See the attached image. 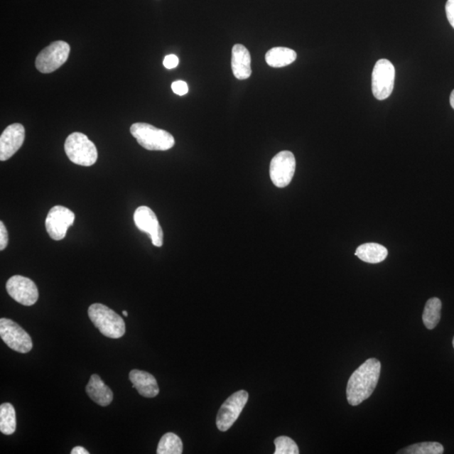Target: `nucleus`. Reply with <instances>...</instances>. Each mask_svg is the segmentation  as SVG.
<instances>
[{
	"label": "nucleus",
	"mask_w": 454,
	"mask_h": 454,
	"mask_svg": "<svg viewBox=\"0 0 454 454\" xmlns=\"http://www.w3.org/2000/svg\"><path fill=\"white\" fill-rule=\"evenodd\" d=\"M232 68L237 80H247L252 75L251 55L242 44H237L232 48Z\"/></svg>",
	"instance_id": "15"
},
{
	"label": "nucleus",
	"mask_w": 454,
	"mask_h": 454,
	"mask_svg": "<svg viewBox=\"0 0 454 454\" xmlns=\"http://www.w3.org/2000/svg\"><path fill=\"white\" fill-rule=\"evenodd\" d=\"M131 133L142 148L149 151H167L173 148L175 140L171 133L148 123H135Z\"/></svg>",
	"instance_id": "3"
},
{
	"label": "nucleus",
	"mask_w": 454,
	"mask_h": 454,
	"mask_svg": "<svg viewBox=\"0 0 454 454\" xmlns=\"http://www.w3.org/2000/svg\"><path fill=\"white\" fill-rule=\"evenodd\" d=\"M453 348H454V337H453Z\"/></svg>",
	"instance_id": "31"
},
{
	"label": "nucleus",
	"mask_w": 454,
	"mask_h": 454,
	"mask_svg": "<svg viewBox=\"0 0 454 454\" xmlns=\"http://www.w3.org/2000/svg\"><path fill=\"white\" fill-rule=\"evenodd\" d=\"M86 392L95 403L101 406H107L113 401V392L98 374H93L86 387Z\"/></svg>",
	"instance_id": "16"
},
{
	"label": "nucleus",
	"mask_w": 454,
	"mask_h": 454,
	"mask_svg": "<svg viewBox=\"0 0 454 454\" xmlns=\"http://www.w3.org/2000/svg\"><path fill=\"white\" fill-rule=\"evenodd\" d=\"M247 401L249 393L245 391H237L229 397L220 408L217 417V428L222 432L230 429L244 409Z\"/></svg>",
	"instance_id": "9"
},
{
	"label": "nucleus",
	"mask_w": 454,
	"mask_h": 454,
	"mask_svg": "<svg viewBox=\"0 0 454 454\" xmlns=\"http://www.w3.org/2000/svg\"><path fill=\"white\" fill-rule=\"evenodd\" d=\"M6 291L12 299L23 306H33L38 301V286L31 279L21 275H15L9 279Z\"/></svg>",
	"instance_id": "11"
},
{
	"label": "nucleus",
	"mask_w": 454,
	"mask_h": 454,
	"mask_svg": "<svg viewBox=\"0 0 454 454\" xmlns=\"http://www.w3.org/2000/svg\"><path fill=\"white\" fill-rule=\"evenodd\" d=\"M295 50L287 48H274L266 53L265 60L272 67H283L296 60Z\"/></svg>",
	"instance_id": "18"
},
{
	"label": "nucleus",
	"mask_w": 454,
	"mask_h": 454,
	"mask_svg": "<svg viewBox=\"0 0 454 454\" xmlns=\"http://www.w3.org/2000/svg\"><path fill=\"white\" fill-rule=\"evenodd\" d=\"M380 371V362L369 359L352 373L347 387V399L350 405L359 406L371 396L377 387Z\"/></svg>",
	"instance_id": "1"
},
{
	"label": "nucleus",
	"mask_w": 454,
	"mask_h": 454,
	"mask_svg": "<svg viewBox=\"0 0 454 454\" xmlns=\"http://www.w3.org/2000/svg\"><path fill=\"white\" fill-rule=\"evenodd\" d=\"M447 18L454 29V0H448L446 4Z\"/></svg>",
	"instance_id": "27"
},
{
	"label": "nucleus",
	"mask_w": 454,
	"mask_h": 454,
	"mask_svg": "<svg viewBox=\"0 0 454 454\" xmlns=\"http://www.w3.org/2000/svg\"><path fill=\"white\" fill-rule=\"evenodd\" d=\"M274 444V454H298L300 453L296 442L286 436L275 439Z\"/></svg>",
	"instance_id": "23"
},
{
	"label": "nucleus",
	"mask_w": 454,
	"mask_h": 454,
	"mask_svg": "<svg viewBox=\"0 0 454 454\" xmlns=\"http://www.w3.org/2000/svg\"><path fill=\"white\" fill-rule=\"evenodd\" d=\"M16 430V414L15 408L11 403L0 406V431L4 435L10 436Z\"/></svg>",
	"instance_id": "20"
},
{
	"label": "nucleus",
	"mask_w": 454,
	"mask_h": 454,
	"mask_svg": "<svg viewBox=\"0 0 454 454\" xmlns=\"http://www.w3.org/2000/svg\"><path fill=\"white\" fill-rule=\"evenodd\" d=\"M89 316L95 328L104 337L117 339L126 333V324L120 315L107 306L95 303L89 308Z\"/></svg>",
	"instance_id": "2"
},
{
	"label": "nucleus",
	"mask_w": 454,
	"mask_h": 454,
	"mask_svg": "<svg viewBox=\"0 0 454 454\" xmlns=\"http://www.w3.org/2000/svg\"><path fill=\"white\" fill-rule=\"evenodd\" d=\"M75 215L64 206L56 205L50 210L45 218V230L54 241H61L67 235L68 228L75 222Z\"/></svg>",
	"instance_id": "10"
},
{
	"label": "nucleus",
	"mask_w": 454,
	"mask_h": 454,
	"mask_svg": "<svg viewBox=\"0 0 454 454\" xmlns=\"http://www.w3.org/2000/svg\"><path fill=\"white\" fill-rule=\"evenodd\" d=\"M64 148L70 161L80 166L90 167L97 161V148L82 133L73 132L68 136Z\"/></svg>",
	"instance_id": "4"
},
{
	"label": "nucleus",
	"mask_w": 454,
	"mask_h": 454,
	"mask_svg": "<svg viewBox=\"0 0 454 454\" xmlns=\"http://www.w3.org/2000/svg\"><path fill=\"white\" fill-rule=\"evenodd\" d=\"M70 45L65 41L58 40L44 48L36 59V67L43 73L58 70L70 57Z\"/></svg>",
	"instance_id": "5"
},
{
	"label": "nucleus",
	"mask_w": 454,
	"mask_h": 454,
	"mask_svg": "<svg viewBox=\"0 0 454 454\" xmlns=\"http://www.w3.org/2000/svg\"><path fill=\"white\" fill-rule=\"evenodd\" d=\"M396 70L393 64L387 59H380L376 63L372 73V91L374 96L379 100L387 99L391 95Z\"/></svg>",
	"instance_id": "6"
},
{
	"label": "nucleus",
	"mask_w": 454,
	"mask_h": 454,
	"mask_svg": "<svg viewBox=\"0 0 454 454\" xmlns=\"http://www.w3.org/2000/svg\"><path fill=\"white\" fill-rule=\"evenodd\" d=\"M129 379L133 388L136 389L141 396L154 398L159 394L158 384L153 375L145 371L133 369L129 374Z\"/></svg>",
	"instance_id": "14"
},
{
	"label": "nucleus",
	"mask_w": 454,
	"mask_h": 454,
	"mask_svg": "<svg viewBox=\"0 0 454 454\" xmlns=\"http://www.w3.org/2000/svg\"><path fill=\"white\" fill-rule=\"evenodd\" d=\"M9 243V235L6 226L3 222H0V250L6 249Z\"/></svg>",
	"instance_id": "25"
},
{
	"label": "nucleus",
	"mask_w": 454,
	"mask_h": 454,
	"mask_svg": "<svg viewBox=\"0 0 454 454\" xmlns=\"http://www.w3.org/2000/svg\"><path fill=\"white\" fill-rule=\"evenodd\" d=\"M25 128L21 124L9 126L0 136V160L2 162L10 159L16 153L25 141Z\"/></svg>",
	"instance_id": "13"
},
{
	"label": "nucleus",
	"mask_w": 454,
	"mask_h": 454,
	"mask_svg": "<svg viewBox=\"0 0 454 454\" xmlns=\"http://www.w3.org/2000/svg\"><path fill=\"white\" fill-rule=\"evenodd\" d=\"M72 454H89L90 453L86 450L85 448L77 446L71 451Z\"/></svg>",
	"instance_id": "28"
},
{
	"label": "nucleus",
	"mask_w": 454,
	"mask_h": 454,
	"mask_svg": "<svg viewBox=\"0 0 454 454\" xmlns=\"http://www.w3.org/2000/svg\"><path fill=\"white\" fill-rule=\"evenodd\" d=\"M178 63H180V60H178V58L176 55H168V56L165 57L163 60V65L165 67L168 68V70H173V68H175Z\"/></svg>",
	"instance_id": "26"
},
{
	"label": "nucleus",
	"mask_w": 454,
	"mask_h": 454,
	"mask_svg": "<svg viewBox=\"0 0 454 454\" xmlns=\"http://www.w3.org/2000/svg\"><path fill=\"white\" fill-rule=\"evenodd\" d=\"M172 90L174 94L180 96L185 95L188 91H189L186 82L181 80L173 82L172 84Z\"/></svg>",
	"instance_id": "24"
},
{
	"label": "nucleus",
	"mask_w": 454,
	"mask_h": 454,
	"mask_svg": "<svg viewBox=\"0 0 454 454\" xmlns=\"http://www.w3.org/2000/svg\"><path fill=\"white\" fill-rule=\"evenodd\" d=\"M296 161L290 151H283L274 156L270 163L269 174L274 185L284 188L290 185L295 175Z\"/></svg>",
	"instance_id": "8"
},
{
	"label": "nucleus",
	"mask_w": 454,
	"mask_h": 454,
	"mask_svg": "<svg viewBox=\"0 0 454 454\" xmlns=\"http://www.w3.org/2000/svg\"><path fill=\"white\" fill-rule=\"evenodd\" d=\"M183 443L178 436L168 433L163 436L158 443V454H181Z\"/></svg>",
	"instance_id": "21"
},
{
	"label": "nucleus",
	"mask_w": 454,
	"mask_h": 454,
	"mask_svg": "<svg viewBox=\"0 0 454 454\" xmlns=\"http://www.w3.org/2000/svg\"><path fill=\"white\" fill-rule=\"evenodd\" d=\"M134 222L140 231L148 233L156 247L163 244V232L157 215L148 206H140L134 213Z\"/></svg>",
	"instance_id": "12"
},
{
	"label": "nucleus",
	"mask_w": 454,
	"mask_h": 454,
	"mask_svg": "<svg viewBox=\"0 0 454 454\" xmlns=\"http://www.w3.org/2000/svg\"><path fill=\"white\" fill-rule=\"evenodd\" d=\"M355 254L365 263L379 264L387 258L388 251L378 243H365L357 247Z\"/></svg>",
	"instance_id": "17"
},
{
	"label": "nucleus",
	"mask_w": 454,
	"mask_h": 454,
	"mask_svg": "<svg viewBox=\"0 0 454 454\" xmlns=\"http://www.w3.org/2000/svg\"><path fill=\"white\" fill-rule=\"evenodd\" d=\"M450 104H451V107L454 109V90L452 92L450 95Z\"/></svg>",
	"instance_id": "29"
},
{
	"label": "nucleus",
	"mask_w": 454,
	"mask_h": 454,
	"mask_svg": "<svg viewBox=\"0 0 454 454\" xmlns=\"http://www.w3.org/2000/svg\"><path fill=\"white\" fill-rule=\"evenodd\" d=\"M122 314H123L124 315H125V316H127V315H128L127 311H126V310H124V311H123V313H122Z\"/></svg>",
	"instance_id": "30"
},
{
	"label": "nucleus",
	"mask_w": 454,
	"mask_h": 454,
	"mask_svg": "<svg viewBox=\"0 0 454 454\" xmlns=\"http://www.w3.org/2000/svg\"><path fill=\"white\" fill-rule=\"evenodd\" d=\"M442 301L438 298H432L425 306L423 320L425 327L433 330L437 327L441 319Z\"/></svg>",
	"instance_id": "19"
},
{
	"label": "nucleus",
	"mask_w": 454,
	"mask_h": 454,
	"mask_svg": "<svg viewBox=\"0 0 454 454\" xmlns=\"http://www.w3.org/2000/svg\"><path fill=\"white\" fill-rule=\"evenodd\" d=\"M0 337L9 347L18 352L27 353L33 347L30 335L11 319L0 320Z\"/></svg>",
	"instance_id": "7"
},
{
	"label": "nucleus",
	"mask_w": 454,
	"mask_h": 454,
	"mask_svg": "<svg viewBox=\"0 0 454 454\" xmlns=\"http://www.w3.org/2000/svg\"><path fill=\"white\" fill-rule=\"evenodd\" d=\"M444 448L441 443L436 442H426L416 443L408 446L398 453L407 454H442Z\"/></svg>",
	"instance_id": "22"
}]
</instances>
